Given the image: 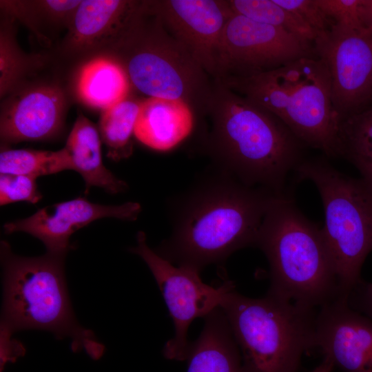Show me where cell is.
Wrapping results in <instances>:
<instances>
[{
  "label": "cell",
  "instance_id": "obj_1",
  "mask_svg": "<svg viewBox=\"0 0 372 372\" xmlns=\"http://www.w3.org/2000/svg\"><path fill=\"white\" fill-rule=\"evenodd\" d=\"M213 169L173 200L172 234L155 250L171 263L199 273L240 249L256 246L265 215L277 195Z\"/></svg>",
  "mask_w": 372,
  "mask_h": 372
},
{
  "label": "cell",
  "instance_id": "obj_2",
  "mask_svg": "<svg viewBox=\"0 0 372 372\" xmlns=\"http://www.w3.org/2000/svg\"><path fill=\"white\" fill-rule=\"evenodd\" d=\"M203 144L214 166L242 183L286 192L307 147L276 115L215 80Z\"/></svg>",
  "mask_w": 372,
  "mask_h": 372
},
{
  "label": "cell",
  "instance_id": "obj_3",
  "mask_svg": "<svg viewBox=\"0 0 372 372\" xmlns=\"http://www.w3.org/2000/svg\"><path fill=\"white\" fill-rule=\"evenodd\" d=\"M256 246L269 262L268 294L313 309L344 298L321 228L286 192L271 200Z\"/></svg>",
  "mask_w": 372,
  "mask_h": 372
},
{
  "label": "cell",
  "instance_id": "obj_4",
  "mask_svg": "<svg viewBox=\"0 0 372 372\" xmlns=\"http://www.w3.org/2000/svg\"><path fill=\"white\" fill-rule=\"evenodd\" d=\"M278 117L307 146L340 157V121L331 101V79L319 57H303L248 77L218 80Z\"/></svg>",
  "mask_w": 372,
  "mask_h": 372
},
{
  "label": "cell",
  "instance_id": "obj_5",
  "mask_svg": "<svg viewBox=\"0 0 372 372\" xmlns=\"http://www.w3.org/2000/svg\"><path fill=\"white\" fill-rule=\"evenodd\" d=\"M64 258L49 253L22 257L13 254L7 242H1L3 269L1 327L12 333L41 329L53 333L57 339L70 337L74 351L84 349L97 359L104 347L74 317L66 287Z\"/></svg>",
  "mask_w": 372,
  "mask_h": 372
},
{
  "label": "cell",
  "instance_id": "obj_6",
  "mask_svg": "<svg viewBox=\"0 0 372 372\" xmlns=\"http://www.w3.org/2000/svg\"><path fill=\"white\" fill-rule=\"evenodd\" d=\"M107 54L121 63L131 85L141 93L183 100L194 114L206 116L215 79L149 10L146 1L123 37Z\"/></svg>",
  "mask_w": 372,
  "mask_h": 372
},
{
  "label": "cell",
  "instance_id": "obj_7",
  "mask_svg": "<svg viewBox=\"0 0 372 372\" xmlns=\"http://www.w3.org/2000/svg\"><path fill=\"white\" fill-rule=\"evenodd\" d=\"M245 372H297L316 347L318 311L267 294L251 298L228 291L220 304Z\"/></svg>",
  "mask_w": 372,
  "mask_h": 372
},
{
  "label": "cell",
  "instance_id": "obj_8",
  "mask_svg": "<svg viewBox=\"0 0 372 372\" xmlns=\"http://www.w3.org/2000/svg\"><path fill=\"white\" fill-rule=\"evenodd\" d=\"M294 173L297 180L312 182L320 194L322 235L342 296L348 299L372 251V192L361 178L340 172L324 155L305 158Z\"/></svg>",
  "mask_w": 372,
  "mask_h": 372
},
{
  "label": "cell",
  "instance_id": "obj_9",
  "mask_svg": "<svg viewBox=\"0 0 372 372\" xmlns=\"http://www.w3.org/2000/svg\"><path fill=\"white\" fill-rule=\"evenodd\" d=\"M137 245L130 249L139 256L148 266L161 290L174 324V335L163 349L169 360H186L189 342L188 328L192 322L206 317L220 306L226 293L235 289L231 280L214 287L204 283L199 272L174 266L152 249L143 231L136 234Z\"/></svg>",
  "mask_w": 372,
  "mask_h": 372
},
{
  "label": "cell",
  "instance_id": "obj_10",
  "mask_svg": "<svg viewBox=\"0 0 372 372\" xmlns=\"http://www.w3.org/2000/svg\"><path fill=\"white\" fill-rule=\"evenodd\" d=\"M327 64L333 109L340 123L372 105V33L333 23L313 42Z\"/></svg>",
  "mask_w": 372,
  "mask_h": 372
},
{
  "label": "cell",
  "instance_id": "obj_11",
  "mask_svg": "<svg viewBox=\"0 0 372 372\" xmlns=\"http://www.w3.org/2000/svg\"><path fill=\"white\" fill-rule=\"evenodd\" d=\"M303 57H317L313 44L233 13L221 38L216 80L260 74Z\"/></svg>",
  "mask_w": 372,
  "mask_h": 372
},
{
  "label": "cell",
  "instance_id": "obj_12",
  "mask_svg": "<svg viewBox=\"0 0 372 372\" xmlns=\"http://www.w3.org/2000/svg\"><path fill=\"white\" fill-rule=\"evenodd\" d=\"M149 10L215 80L225 25L234 13L228 0L147 1Z\"/></svg>",
  "mask_w": 372,
  "mask_h": 372
},
{
  "label": "cell",
  "instance_id": "obj_13",
  "mask_svg": "<svg viewBox=\"0 0 372 372\" xmlns=\"http://www.w3.org/2000/svg\"><path fill=\"white\" fill-rule=\"evenodd\" d=\"M141 211L138 203L107 205L78 197L46 206L28 218L7 223L3 229L8 234L17 231L29 234L44 244L47 253L65 256L70 247V236L81 228L104 218L135 220Z\"/></svg>",
  "mask_w": 372,
  "mask_h": 372
},
{
  "label": "cell",
  "instance_id": "obj_14",
  "mask_svg": "<svg viewBox=\"0 0 372 372\" xmlns=\"http://www.w3.org/2000/svg\"><path fill=\"white\" fill-rule=\"evenodd\" d=\"M3 99L0 116L2 142L46 141L62 130L67 101L59 85L39 83L19 86Z\"/></svg>",
  "mask_w": 372,
  "mask_h": 372
},
{
  "label": "cell",
  "instance_id": "obj_15",
  "mask_svg": "<svg viewBox=\"0 0 372 372\" xmlns=\"http://www.w3.org/2000/svg\"><path fill=\"white\" fill-rule=\"evenodd\" d=\"M316 347L344 372H372V319L340 298L318 311Z\"/></svg>",
  "mask_w": 372,
  "mask_h": 372
},
{
  "label": "cell",
  "instance_id": "obj_16",
  "mask_svg": "<svg viewBox=\"0 0 372 372\" xmlns=\"http://www.w3.org/2000/svg\"><path fill=\"white\" fill-rule=\"evenodd\" d=\"M143 1L84 0L68 27L64 49L85 56L110 52L121 40L143 7Z\"/></svg>",
  "mask_w": 372,
  "mask_h": 372
},
{
  "label": "cell",
  "instance_id": "obj_17",
  "mask_svg": "<svg viewBox=\"0 0 372 372\" xmlns=\"http://www.w3.org/2000/svg\"><path fill=\"white\" fill-rule=\"evenodd\" d=\"M194 123V113L184 101L147 97L141 103L134 135L149 148L167 151L191 134Z\"/></svg>",
  "mask_w": 372,
  "mask_h": 372
},
{
  "label": "cell",
  "instance_id": "obj_18",
  "mask_svg": "<svg viewBox=\"0 0 372 372\" xmlns=\"http://www.w3.org/2000/svg\"><path fill=\"white\" fill-rule=\"evenodd\" d=\"M187 372H245L241 354L220 307L206 317L199 337L189 344Z\"/></svg>",
  "mask_w": 372,
  "mask_h": 372
},
{
  "label": "cell",
  "instance_id": "obj_19",
  "mask_svg": "<svg viewBox=\"0 0 372 372\" xmlns=\"http://www.w3.org/2000/svg\"><path fill=\"white\" fill-rule=\"evenodd\" d=\"M71 169L80 174L87 192L92 187L110 194L124 192L126 183L118 178L103 164L99 131L86 116L80 114L70 132L65 147Z\"/></svg>",
  "mask_w": 372,
  "mask_h": 372
},
{
  "label": "cell",
  "instance_id": "obj_20",
  "mask_svg": "<svg viewBox=\"0 0 372 372\" xmlns=\"http://www.w3.org/2000/svg\"><path fill=\"white\" fill-rule=\"evenodd\" d=\"M131 86L121 63L103 54L91 56L81 66L74 88L81 103L103 112L127 98Z\"/></svg>",
  "mask_w": 372,
  "mask_h": 372
},
{
  "label": "cell",
  "instance_id": "obj_21",
  "mask_svg": "<svg viewBox=\"0 0 372 372\" xmlns=\"http://www.w3.org/2000/svg\"><path fill=\"white\" fill-rule=\"evenodd\" d=\"M141 102L129 96L102 112L99 131L111 159L118 161L132 153V136Z\"/></svg>",
  "mask_w": 372,
  "mask_h": 372
},
{
  "label": "cell",
  "instance_id": "obj_22",
  "mask_svg": "<svg viewBox=\"0 0 372 372\" xmlns=\"http://www.w3.org/2000/svg\"><path fill=\"white\" fill-rule=\"evenodd\" d=\"M71 169L64 148L58 151L32 149H3L0 153V174L38 178Z\"/></svg>",
  "mask_w": 372,
  "mask_h": 372
},
{
  "label": "cell",
  "instance_id": "obj_23",
  "mask_svg": "<svg viewBox=\"0 0 372 372\" xmlns=\"http://www.w3.org/2000/svg\"><path fill=\"white\" fill-rule=\"evenodd\" d=\"M234 13L251 20L281 28L311 44L317 33L296 14L274 0H228Z\"/></svg>",
  "mask_w": 372,
  "mask_h": 372
},
{
  "label": "cell",
  "instance_id": "obj_24",
  "mask_svg": "<svg viewBox=\"0 0 372 372\" xmlns=\"http://www.w3.org/2000/svg\"><path fill=\"white\" fill-rule=\"evenodd\" d=\"M340 157L372 163V105L340 123Z\"/></svg>",
  "mask_w": 372,
  "mask_h": 372
},
{
  "label": "cell",
  "instance_id": "obj_25",
  "mask_svg": "<svg viewBox=\"0 0 372 372\" xmlns=\"http://www.w3.org/2000/svg\"><path fill=\"white\" fill-rule=\"evenodd\" d=\"M9 24L1 26L0 95L5 98L20 86L29 69V61L19 47L14 30Z\"/></svg>",
  "mask_w": 372,
  "mask_h": 372
},
{
  "label": "cell",
  "instance_id": "obj_26",
  "mask_svg": "<svg viewBox=\"0 0 372 372\" xmlns=\"http://www.w3.org/2000/svg\"><path fill=\"white\" fill-rule=\"evenodd\" d=\"M42 198L37 178L19 174H0V204L17 202L37 203Z\"/></svg>",
  "mask_w": 372,
  "mask_h": 372
},
{
  "label": "cell",
  "instance_id": "obj_27",
  "mask_svg": "<svg viewBox=\"0 0 372 372\" xmlns=\"http://www.w3.org/2000/svg\"><path fill=\"white\" fill-rule=\"evenodd\" d=\"M334 23L354 29L365 28L361 19L362 0H316Z\"/></svg>",
  "mask_w": 372,
  "mask_h": 372
},
{
  "label": "cell",
  "instance_id": "obj_28",
  "mask_svg": "<svg viewBox=\"0 0 372 372\" xmlns=\"http://www.w3.org/2000/svg\"><path fill=\"white\" fill-rule=\"evenodd\" d=\"M274 1L296 14L317 34L328 30L334 23L324 14L316 0H274Z\"/></svg>",
  "mask_w": 372,
  "mask_h": 372
},
{
  "label": "cell",
  "instance_id": "obj_29",
  "mask_svg": "<svg viewBox=\"0 0 372 372\" xmlns=\"http://www.w3.org/2000/svg\"><path fill=\"white\" fill-rule=\"evenodd\" d=\"M79 0H44L36 1L39 13L50 21L70 26L73 17L81 3Z\"/></svg>",
  "mask_w": 372,
  "mask_h": 372
},
{
  "label": "cell",
  "instance_id": "obj_30",
  "mask_svg": "<svg viewBox=\"0 0 372 372\" xmlns=\"http://www.w3.org/2000/svg\"><path fill=\"white\" fill-rule=\"evenodd\" d=\"M348 302L353 309L372 319V283L361 280L351 292Z\"/></svg>",
  "mask_w": 372,
  "mask_h": 372
},
{
  "label": "cell",
  "instance_id": "obj_31",
  "mask_svg": "<svg viewBox=\"0 0 372 372\" xmlns=\"http://www.w3.org/2000/svg\"><path fill=\"white\" fill-rule=\"evenodd\" d=\"M12 333L1 327V372L8 362H14L24 355L25 349L17 340L12 338Z\"/></svg>",
  "mask_w": 372,
  "mask_h": 372
},
{
  "label": "cell",
  "instance_id": "obj_32",
  "mask_svg": "<svg viewBox=\"0 0 372 372\" xmlns=\"http://www.w3.org/2000/svg\"><path fill=\"white\" fill-rule=\"evenodd\" d=\"M359 171L361 178L372 192V163L355 160L351 162Z\"/></svg>",
  "mask_w": 372,
  "mask_h": 372
},
{
  "label": "cell",
  "instance_id": "obj_33",
  "mask_svg": "<svg viewBox=\"0 0 372 372\" xmlns=\"http://www.w3.org/2000/svg\"><path fill=\"white\" fill-rule=\"evenodd\" d=\"M361 19L363 26L372 33V0H362Z\"/></svg>",
  "mask_w": 372,
  "mask_h": 372
},
{
  "label": "cell",
  "instance_id": "obj_34",
  "mask_svg": "<svg viewBox=\"0 0 372 372\" xmlns=\"http://www.w3.org/2000/svg\"><path fill=\"white\" fill-rule=\"evenodd\" d=\"M334 366L332 362L326 358L311 372H331Z\"/></svg>",
  "mask_w": 372,
  "mask_h": 372
}]
</instances>
